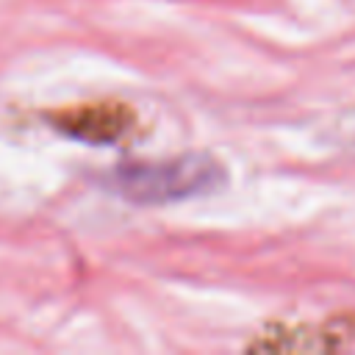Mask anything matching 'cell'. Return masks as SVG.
I'll return each instance as SVG.
<instances>
[{"label":"cell","instance_id":"cell-2","mask_svg":"<svg viewBox=\"0 0 355 355\" xmlns=\"http://www.w3.org/2000/svg\"><path fill=\"white\" fill-rule=\"evenodd\" d=\"M136 116L122 103H86L75 108H64L53 116V128L69 139L89 144H111L128 136Z\"/></svg>","mask_w":355,"mask_h":355},{"label":"cell","instance_id":"cell-1","mask_svg":"<svg viewBox=\"0 0 355 355\" xmlns=\"http://www.w3.org/2000/svg\"><path fill=\"white\" fill-rule=\"evenodd\" d=\"M227 180L225 166L205 153H180L153 161L119 164L105 175V183L125 200L139 205L183 202L222 189Z\"/></svg>","mask_w":355,"mask_h":355}]
</instances>
